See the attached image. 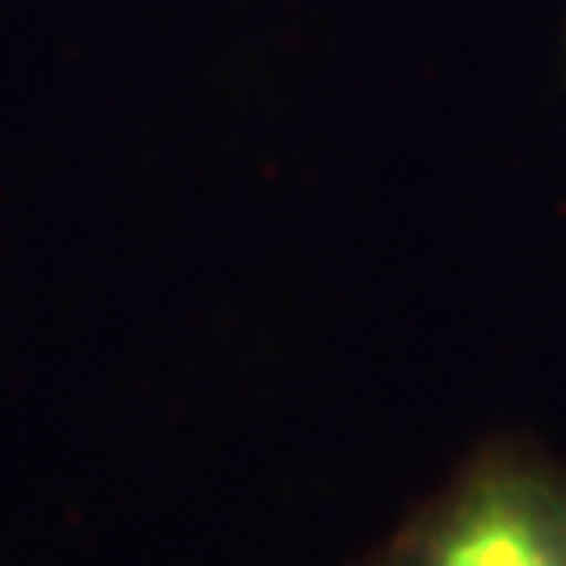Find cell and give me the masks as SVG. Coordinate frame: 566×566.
I'll return each instance as SVG.
<instances>
[{"label":"cell","instance_id":"1","mask_svg":"<svg viewBox=\"0 0 566 566\" xmlns=\"http://www.w3.org/2000/svg\"><path fill=\"white\" fill-rule=\"evenodd\" d=\"M369 566H566V462L521 437L486 441Z\"/></svg>","mask_w":566,"mask_h":566}]
</instances>
